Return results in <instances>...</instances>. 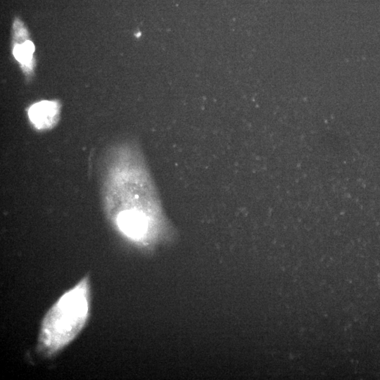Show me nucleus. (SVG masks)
Listing matches in <instances>:
<instances>
[{"label": "nucleus", "instance_id": "nucleus-1", "mask_svg": "<svg viewBox=\"0 0 380 380\" xmlns=\"http://www.w3.org/2000/svg\"><path fill=\"white\" fill-rule=\"evenodd\" d=\"M101 178L104 214L126 241L151 251L174 240L175 230L167 217L141 149L132 141L107 152Z\"/></svg>", "mask_w": 380, "mask_h": 380}, {"label": "nucleus", "instance_id": "nucleus-2", "mask_svg": "<svg viewBox=\"0 0 380 380\" xmlns=\"http://www.w3.org/2000/svg\"><path fill=\"white\" fill-rule=\"evenodd\" d=\"M91 308L89 275L58 298L44 315L39 328L36 351L43 358L58 355L82 331Z\"/></svg>", "mask_w": 380, "mask_h": 380}, {"label": "nucleus", "instance_id": "nucleus-3", "mask_svg": "<svg viewBox=\"0 0 380 380\" xmlns=\"http://www.w3.org/2000/svg\"><path fill=\"white\" fill-rule=\"evenodd\" d=\"M27 115L36 129H49L54 127L59 120L60 104L56 101H41L29 108Z\"/></svg>", "mask_w": 380, "mask_h": 380}, {"label": "nucleus", "instance_id": "nucleus-4", "mask_svg": "<svg viewBox=\"0 0 380 380\" xmlns=\"http://www.w3.org/2000/svg\"><path fill=\"white\" fill-rule=\"evenodd\" d=\"M15 37L18 39L13 46V56L20 63L25 73H30L34 66V46L27 37V32L22 21L15 18L13 23Z\"/></svg>", "mask_w": 380, "mask_h": 380}]
</instances>
